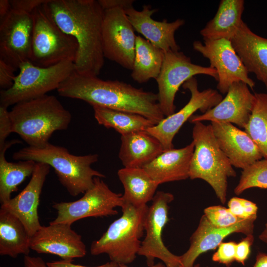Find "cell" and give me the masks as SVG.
Listing matches in <instances>:
<instances>
[{
    "instance_id": "cell-1",
    "label": "cell",
    "mask_w": 267,
    "mask_h": 267,
    "mask_svg": "<svg viewBox=\"0 0 267 267\" xmlns=\"http://www.w3.org/2000/svg\"><path fill=\"white\" fill-rule=\"evenodd\" d=\"M45 5L58 26L77 41L75 71L97 76L104 65L102 24L104 10L95 0H47Z\"/></svg>"
},
{
    "instance_id": "cell-2",
    "label": "cell",
    "mask_w": 267,
    "mask_h": 267,
    "mask_svg": "<svg viewBox=\"0 0 267 267\" xmlns=\"http://www.w3.org/2000/svg\"><path fill=\"white\" fill-rule=\"evenodd\" d=\"M57 91L61 96L82 100L92 106L139 114L155 125L165 117L159 107L157 93L118 80H103L75 70Z\"/></svg>"
},
{
    "instance_id": "cell-3",
    "label": "cell",
    "mask_w": 267,
    "mask_h": 267,
    "mask_svg": "<svg viewBox=\"0 0 267 267\" xmlns=\"http://www.w3.org/2000/svg\"><path fill=\"white\" fill-rule=\"evenodd\" d=\"M9 113L12 133L34 147L49 143L53 133L66 130L72 118L55 96L47 94L17 103Z\"/></svg>"
},
{
    "instance_id": "cell-4",
    "label": "cell",
    "mask_w": 267,
    "mask_h": 267,
    "mask_svg": "<svg viewBox=\"0 0 267 267\" xmlns=\"http://www.w3.org/2000/svg\"><path fill=\"white\" fill-rule=\"evenodd\" d=\"M12 158L18 161L32 160L52 167L60 183L73 196L84 193L94 184V178H104L102 173L91 165L97 162V154L75 155L67 148L50 143L41 147L27 146L15 152Z\"/></svg>"
},
{
    "instance_id": "cell-5",
    "label": "cell",
    "mask_w": 267,
    "mask_h": 267,
    "mask_svg": "<svg viewBox=\"0 0 267 267\" xmlns=\"http://www.w3.org/2000/svg\"><path fill=\"white\" fill-rule=\"evenodd\" d=\"M147 205L135 207L124 204L122 216L112 222L106 231L90 246V254H105L110 261L127 265L135 259L141 246V238L148 210Z\"/></svg>"
},
{
    "instance_id": "cell-6",
    "label": "cell",
    "mask_w": 267,
    "mask_h": 267,
    "mask_svg": "<svg viewBox=\"0 0 267 267\" xmlns=\"http://www.w3.org/2000/svg\"><path fill=\"white\" fill-rule=\"evenodd\" d=\"M192 138L194 149L189 170L191 179H202L213 189L221 203L226 200L227 178L236 172L218 145L211 125L194 123Z\"/></svg>"
},
{
    "instance_id": "cell-7",
    "label": "cell",
    "mask_w": 267,
    "mask_h": 267,
    "mask_svg": "<svg viewBox=\"0 0 267 267\" xmlns=\"http://www.w3.org/2000/svg\"><path fill=\"white\" fill-rule=\"evenodd\" d=\"M44 4L32 13L33 28L30 61L41 67L52 66L64 61L74 62L78 50L77 41L58 26Z\"/></svg>"
},
{
    "instance_id": "cell-8",
    "label": "cell",
    "mask_w": 267,
    "mask_h": 267,
    "mask_svg": "<svg viewBox=\"0 0 267 267\" xmlns=\"http://www.w3.org/2000/svg\"><path fill=\"white\" fill-rule=\"evenodd\" d=\"M12 86L0 90V105L9 106L35 99L57 89L75 70L74 62L64 61L48 67L34 65L30 61L21 64Z\"/></svg>"
},
{
    "instance_id": "cell-9",
    "label": "cell",
    "mask_w": 267,
    "mask_h": 267,
    "mask_svg": "<svg viewBox=\"0 0 267 267\" xmlns=\"http://www.w3.org/2000/svg\"><path fill=\"white\" fill-rule=\"evenodd\" d=\"M124 204L122 194L112 191L101 178L95 177L93 186L77 200L55 203L53 208L57 216L50 223H63L72 225L81 219L90 217L114 216L116 207Z\"/></svg>"
},
{
    "instance_id": "cell-10",
    "label": "cell",
    "mask_w": 267,
    "mask_h": 267,
    "mask_svg": "<svg viewBox=\"0 0 267 267\" xmlns=\"http://www.w3.org/2000/svg\"><path fill=\"white\" fill-rule=\"evenodd\" d=\"M200 74L218 80L217 71L210 66L192 63L190 58L181 51L164 52L161 71L156 80L158 88V104L165 117L175 113V98L179 87L188 79Z\"/></svg>"
},
{
    "instance_id": "cell-11",
    "label": "cell",
    "mask_w": 267,
    "mask_h": 267,
    "mask_svg": "<svg viewBox=\"0 0 267 267\" xmlns=\"http://www.w3.org/2000/svg\"><path fill=\"white\" fill-rule=\"evenodd\" d=\"M174 199L172 193L158 191L148 207L144 223L146 234L138 253V255L145 257L148 266L154 265L155 259L162 261L166 267L182 266L180 256L170 252L162 237L163 228L169 221V204Z\"/></svg>"
},
{
    "instance_id": "cell-12",
    "label": "cell",
    "mask_w": 267,
    "mask_h": 267,
    "mask_svg": "<svg viewBox=\"0 0 267 267\" xmlns=\"http://www.w3.org/2000/svg\"><path fill=\"white\" fill-rule=\"evenodd\" d=\"M202 43L195 41L193 49L209 59L210 67L218 73L217 89L226 94L234 83L243 82L252 89L255 86L249 76V72L233 48L231 40L204 39Z\"/></svg>"
},
{
    "instance_id": "cell-13",
    "label": "cell",
    "mask_w": 267,
    "mask_h": 267,
    "mask_svg": "<svg viewBox=\"0 0 267 267\" xmlns=\"http://www.w3.org/2000/svg\"><path fill=\"white\" fill-rule=\"evenodd\" d=\"M182 87L191 93L187 103L177 112L165 117L146 130L158 139L164 151L174 148L173 141L175 135L193 113L198 110L204 113L216 106L223 98L216 89L209 88L199 91L197 81L194 77L186 81Z\"/></svg>"
},
{
    "instance_id": "cell-14",
    "label": "cell",
    "mask_w": 267,
    "mask_h": 267,
    "mask_svg": "<svg viewBox=\"0 0 267 267\" xmlns=\"http://www.w3.org/2000/svg\"><path fill=\"white\" fill-rule=\"evenodd\" d=\"M136 36L125 10L114 8L104 10L102 48L104 57L132 70Z\"/></svg>"
},
{
    "instance_id": "cell-15",
    "label": "cell",
    "mask_w": 267,
    "mask_h": 267,
    "mask_svg": "<svg viewBox=\"0 0 267 267\" xmlns=\"http://www.w3.org/2000/svg\"><path fill=\"white\" fill-rule=\"evenodd\" d=\"M33 28L32 14L12 9L0 21V59L16 69L30 61Z\"/></svg>"
},
{
    "instance_id": "cell-16",
    "label": "cell",
    "mask_w": 267,
    "mask_h": 267,
    "mask_svg": "<svg viewBox=\"0 0 267 267\" xmlns=\"http://www.w3.org/2000/svg\"><path fill=\"white\" fill-rule=\"evenodd\" d=\"M30 247L38 253L53 254L72 262L87 254L82 236L71 225L63 223L42 225L31 237Z\"/></svg>"
},
{
    "instance_id": "cell-17",
    "label": "cell",
    "mask_w": 267,
    "mask_h": 267,
    "mask_svg": "<svg viewBox=\"0 0 267 267\" xmlns=\"http://www.w3.org/2000/svg\"><path fill=\"white\" fill-rule=\"evenodd\" d=\"M226 95L215 107L201 115H192L191 123L204 121L229 123L245 128L253 108L255 97L249 86L243 82L233 83Z\"/></svg>"
},
{
    "instance_id": "cell-18",
    "label": "cell",
    "mask_w": 267,
    "mask_h": 267,
    "mask_svg": "<svg viewBox=\"0 0 267 267\" xmlns=\"http://www.w3.org/2000/svg\"><path fill=\"white\" fill-rule=\"evenodd\" d=\"M50 166L36 162L31 179L26 187L16 196L1 204L0 208L17 217L24 224L29 235L41 227L38 207L42 189Z\"/></svg>"
},
{
    "instance_id": "cell-19",
    "label": "cell",
    "mask_w": 267,
    "mask_h": 267,
    "mask_svg": "<svg viewBox=\"0 0 267 267\" xmlns=\"http://www.w3.org/2000/svg\"><path fill=\"white\" fill-rule=\"evenodd\" d=\"M257 217L244 220L229 227H218L211 223L203 215L190 238L188 249L180 256L182 266L193 267L201 254L216 249L225 238L232 233H242L246 236L253 235Z\"/></svg>"
},
{
    "instance_id": "cell-20",
    "label": "cell",
    "mask_w": 267,
    "mask_h": 267,
    "mask_svg": "<svg viewBox=\"0 0 267 267\" xmlns=\"http://www.w3.org/2000/svg\"><path fill=\"white\" fill-rule=\"evenodd\" d=\"M211 125L219 146L232 166L244 170L263 157L245 131L229 123L212 122Z\"/></svg>"
},
{
    "instance_id": "cell-21",
    "label": "cell",
    "mask_w": 267,
    "mask_h": 267,
    "mask_svg": "<svg viewBox=\"0 0 267 267\" xmlns=\"http://www.w3.org/2000/svg\"><path fill=\"white\" fill-rule=\"evenodd\" d=\"M158 11L150 5H143L138 11L134 7L125 10L135 31L141 34L146 40L164 52L179 51L180 47L175 38V33L185 21L183 19L168 22L154 20L151 16Z\"/></svg>"
},
{
    "instance_id": "cell-22",
    "label": "cell",
    "mask_w": 267,
    "mask_h": 267,
    "mask_svg": "<svg viewBox=\"0 0 267 267\" xmlns=\"http://www.w3.org/2000/svg\"><path fill=\"white\" fill-rule=\"evenodd\" d=\"M231 41L248 72L267 87V38L254 33L242 21Z\"/></svg>"
},
{
    "instance_id": "cell-23",
    "label": "cell",
    "mask_w": 267,
    "mask_h": 267,
    "mask_svg": "<svg viewBox=\"0 0 267 267\" xmlns=\"http://www.w3.org/2000/svg\"><path fill=\"white\" fill-rule=\"evenodd\" d=\"M194 149L192 141L184 147L163 151L142 168L158 185L186 179L189 177Z\"/></svg>"
},
{
    "instance_id": "cell-24",
    "label": "cell",
    "mask_w": 267,
    "mask_h": 267,
    "mask_svg": "<svg viewBox=\"0 0 267 267\" xmlns=\"http://www.w3.org/2000/svg\"><path fill=\"white\" fill-rule=\"evenodd\" d=\"M119 158L126 168H142L163 151L160 142L146 131L122 135Z\"/></svg>"
},
{
    "instance_id": "cell-25",
    "label": "cell",
    "mask_w": 267,
    "mask_h": 267,
    "mask_svg": "<svg viewBox=\"0 0 267 267\" xmlns=\"http://www.w3.org/2000/svg\"><path fill=\"white\" fill-rule=\"evenodd\" d=\"M243 0H222L215 16L200 32L203 40H231L242 21Z\"/></svg>"
},
{
    "instance_id": "cell-26",
    "label": "cell",
    "mask_w": 267,
    "mask_h": 267,
    "mask_svg": "<svg viewBox=\"0 0 267 267\" xmlns=\"http://www.w3.org/2000/svg\"><path fill=\"white\" fill-rule=\"evenodd\" d=\"M117 175L124 187V204L141 207L152 200L159 185L143 168L124 167Z\"/></svg>"
},
{
    "instance_id": "cell-27",
    "label": "cell",
    "mask_w": 267,
    "mask_h": 267,
    "mask_svg": "<svg viewBox=\"0 0 267 267\" xmlns=\"http://www.w3.org/2000/svg\"><path fill=\"white\" fill-rule=\"evenodd\" d=\"M31 236L15 216L0 209V255L15 258L29 255Z\"/></svg>"
},
{
    "instance_id": "cell-28",
    "label": "cell",
    "mask_w": 267,
    "mask_h": 267,
    "mask_svg": "<svg viewBox=\"0 0 267 267\" xmlns=\"http://www.w3.org/2000/svg\"><path fill=\"white\" fill-rule=\"evenodd\" d=\"M22 142L18 139L7 141L0 150V202L2 204L11 198V194L34 170L36 163L32 160L19 161L16 163L8 162L5 159L6 150L12 145Z\"/></svg>"
},
{
    "instance_id": "cell-29",
    "label": "cell",
    "mask_w": 267,
    "mask_h": 267,
    "mask_svg": "<svg viewBox=\"0 0 267 267\" xmlns=\"http://www.w3.org/2000/svg\"><path fill=\"white\" fill-rule=\"evenodd\" d=\"M164 51L139 35L136 36L131 77L138 83L156 79L160 74Z\"/></svg>"
},
{
    "instance_id": "cell-30",
    "label": "cell",
    "mask_w": 267,
    "mask_h": 267,
    "mask_svg": "<svg viewBox=\"0 0 267 267\" xmlns=\"http://www.w3.org/2000/svg\"><path fill=\"white\" fill-rule=\"evenodd\" d=\"M92 107L94 118L99 125L108 129L112 128L121 135L146 131L155 125L139 114L97 106Z\"/></svg>"
},
{
    "instance_id": "cell-31",
    "label": "cell",
    "mask_w": 267,
    "mask_h": 267,
    "mask_svg": "<svg viewBox=\"0 0 267 267\" xmlns=\"http://www.w3.org/2000/svg\"><path fill=\"white\" fill-rule=\"evenodd\" d=\"M255 99L245 131L267 159V93H255Z\"/></svg>"
},
{
    "instance_id": "cell-32",
    "label": "cell",
    "mask_w": 267,
    "mask_h": 267,
    "mask_svg": "<svg viewBox=\"0 0 267 267\" xmlns=\"http://www.w3.org/2000/svg\"><path fill=\"white\" fill-rule=\"evenodd\" d=\"M253 187L267 189V159L257 161L243 170L234 192L239 195Z\"/></svg>"
},
{
    "instance_id": "cell-33",
    "label": "cell",
    "mask_w": 267,
    "mask_h": 267,
    "mask_svg": "<svg viewBox=\"0 0 267 267\" xmlns=\"http://www.w3.org/2000/svg\"><path fill=\"white\" fill-rule=\"evenodd\" d=\"M204 212L211 223L218 227H229L246 220L235 216L228 208L220 205L208 207Z\"/></svg>"
},
{
    "instance_id": "cell-34",
    "label": "cell",
    "mask_w": 267,
    "mask_h": 267,
    "mask_svg": "<svg viewBox=\"0 0 267 267\" xmlns=\"http://www.w3.org/2000/svg\"><path fill=\"white\" fill-rule=\"evenodd\" d=\"M237 243L233 241L222 242L218 246L217 251L213 254L214 262L229 267L235 261V251Z\"/></svg>"
},
{
    "instance_id": "cell-35",
    "label": "cell",
    "mask_w": 267,
    "mask_h": 267,
    "mask_svg": "<svg viewBox=\"0 0 267 267\" xmlns=\"http://www.w3.org/2000/svg\"><path fill=\"white\" fill-rule=\"evenodd\" d=\"M12 133V123L7 108L0 105V150L4 146L6 138Z\"/></svg>"
},
{
    "instance_id": "cell-36",
    "label": "cell",
    "mask_w": 267,
    "mask_h": 267,
    "mask_svg": "<svg viewBox=\"0 0 267 267\" xmlns=\"http://www.w3.org/2000/svg\"><path fill=\"white\" fill-rule=\"evenodd\" d=\"M17 69L12 65L0 59V88L5 90L11 88L16 76L14 71Z\"/></svg>"
},
{
    "instance_id": "cell-37",
    "label": "cell",
    "mask_w": 267,
    "mask_h": 267,
    "mask_svg": "<svg viewBox=\"0 0 267 267\" xmlns=\"http://www.w3.org/2000/svg\"><path fill=\"white\" fill-rule=\"evenodd\" d=\"M254 239L253 234L247 235L236 244L235 261L243 266L245 265V262L250 255L251 247L254 242Z\"/></svg>"
},
{
    "instance_id": "cell-38",
    "label": "cell",
    "mask_w": 267,
    "mask_h": 267,
    "mask_svg": "<svg viewBox=\"0 0 267 267\" xmlns=\"http://www.w3.org/2000/svg\"><path fill=\"white\" fill-rule=\"evenodd\" d=\"M47 0H10L12 9L32 14L39 6L45 3Z\"/></svg>"
},
{
    "instance_id": "cell-39",
    "label": "cell",
    "mask_w": 267,
    "mask_h": 267,
    "mask_svg": "<svg viewBox=\"0 0 267 267\" xmlns=\"http://www.w3.org/2000/svg\"><path fill=\"white\" fill-rule=\"evenodd\" d=\"M102 8L105 10L114 8H121L124 10L133 8V0H98Z\"/></svg>"
},
{
    "instance_id": "cell-40",
    "label": "cell",
    "mask_w": 267,
    "mask_h": 267,
    "mask_svg": "<svg viewBox=\"0 0 267 267\" xmlns=\"http://www.w3.org/2000/svg\"><path fill=\"white\" fill-rule=\"evenodd\" d=\"M49 267H121V266L112 261H110L101 265L95 267H87L80 265L75 264L72 261L61 260L52 262H46Z\"/></svg>"
},
{
    "instance_id": "cell-41",
    "label": "cell",
    "mask_w": 267,
    "mask_h": 267,
    "mask_svg": "<svg viewBox=\"0 0 267 267\" xmlns=\"http://www.w3.org/2000/svg\"><path fill=\"white\" fill-rule=\"evenodd\" d=\"M241 200L242 198L236 197L231 198L228 202V209L230 210L231 213L239 218L242 219L251 218L248 217L246 215L244 210Z\"/></svg>"
},
{
    "instance_id": "cell-42",
    "label": "cell",
    "mask_w": 267,
    "mask_h": 267,
    "mask_svg": "<svg viewBox=\"0 0 267 267\" xmlns=\"http://www.w3.org/2000/svg\"><path fill=\"white\" fill-rule=\"evenodd\" d=\"M23 267H49L46 262L39 257L24 256Z\"/></svg>"
},
{
    "instance_id": "cell-43",
    "label": "cell",
    "mask_w": 267,
    "mask_h": 267,
    "mask_svg": "<svg viewBox=\"0 0 267 267\" xmlns=\"http://www.w3.org/2000/svg\"><path fill=\"white\" fill-rule=\"evenodd\" d=\"M244 212L249 218L257 216L258 207L256 204L248 200L242 198Z\"/></svg>"
},
{
    "instance_id": "cell-44",
    "label": "cell",
    "mask_w": 267,
    "mask_h": 267,
    "mask_svg": "<svg viewBox=\"0 0 267 267\" xmlns=\"http://www.w3.org/2000/svg\"><path fill=\"white\" fill-rule=\"evenodd\" d=\"M12 8L9 0H0V21L10 12Z\"/></svg>"
},
{
    "instance_id": "cell-45",
    "label": "cell",
    "mask_w": 267,
    "mask_h": 267,
    "mask_svg": "<svg viewBox=\"0 0 267 267\" xmlns=\"http://www.w3.org/2000/svg\"><path fill=\"white\" fill-rule=\"evenodd\" d=\"M253 267H267V254L259 253L256 256V262Z\"/></svg>"
},
{
    "instance_id": "cell-46",
    "label": "cell",
    "mask_w": 267,
    "mask_h": 267,
    "mask_svg": "<svg viewBox=\"0 0 267 267\" xmlns=\"http://www.w3.org/2000/svg\"><path fill=\"white\" fill-rule=\"evenodd\" d=\"M259 238L263 242L267 243V222L265 224L263 231L259 235Z\"/></svg>"
},
{
    "instance_id": "cell-47",
    "label": "cell",
    "mask_w": 267,
    "mask_h": 267,
    "mask_svg": "<svg viewBox=\"0 0 267 267\" xmlns=\"http://www.w3.org/2000/svg\"><path fill=\"white\" fill-rule=\"evenodd\" d=\"M120 266H121V267H127L126 265H120ZM147 267H166L164 265V263L159 262L151 266H148Z\"/></svg>"
},
{
    "instance_id": "cell-48",
    "label": "cell",
    "mask_w": 267,
    "mask_h": 267,
    "mask_svg": "<svg viewBox=\"0 0 267 267\" xmlns=\"http://www.w3.org/2000/svg\"><path fill=\"white\" fill-rule=\"evenodd\" d=\"M178 267H185L181 266ZM201 267L199 264H197V265H194L193 267Z\"/></svg>"
}]
</instances>
